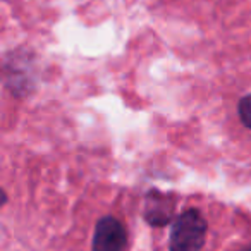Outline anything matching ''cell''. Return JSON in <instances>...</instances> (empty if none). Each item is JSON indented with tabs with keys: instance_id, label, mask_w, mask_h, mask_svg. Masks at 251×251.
I'll return each instance as SVG.
<instances>
[{
	"instance_id": "1",
	"label": "cell",
	"mask_w": 251,
	"mask_h": 251,
	"mask_svg": "<svg viewBox=\"0 0 251 251\" xmlns=\"http://www.w3.org/2000/svg\"><path fill=\"white\" fill-rule=\"evenodd\" d=\"M206 222L196 210L184 212L172 226L171 251H200L205 243Z\"/></svg>"
},
{
	"instance_id": "4",
	"label": "cell",
	"mask_w": 251,
	"mask_h": 251,
	"mask_svg": "<svg viewBox=\"0 0 251 251\" xmlns=\"http://www.w3.org/2000/svg\"><path fill=\"white\" fill-rule=\"evenodd\" d=\"M243 251H251V246H250V248H246V250H243Z\"/></svg>"
},
{
	"instance_id": "3",
	"label": "cell",
	"mask_w": 251,
	"mask_h": 251,
	"mask_svg": "<svg viewBox=\"0 0 251 251\" xmlns=\"http://www.w3.org/2000/svg\"><path fill=\"white\" fill-rule=\"evenodd\" d=\"M239 117L244 122V126H248L251 129V95L244 97L239 101Z\"/></svg>"
},
{
	"instance_id": "2",
	"label": "cell",
	"mask_w": 251,
	"mask_h": 251,
	"mask_svg": "<svg viewBox=\"0 0 251 251\" xmlns=\"http://www.w3.org/2000/svg\"><path fill=\"white\" fill-rule=\"evenodd\" d=\"M126 230L114 217H103L95 227L93 251H124Z\"/></svg>"
}]
</instances>
